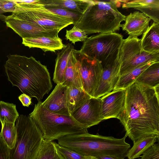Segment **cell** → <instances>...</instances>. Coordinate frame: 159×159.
Listing matches in <instances>:
<instances>
[{"label": "cell", "mask_w": 159, "mask_h": 159, "mask_svg": "<svg viewBox=\"0 0 159 159\" xmlns=\"http://www.w3.org/2000/svg\"><path fill=\"white\" fill-rule=\"evenodd\" d=\"M159 87L134 83L126 89L125 107L117 119L133 143L146 136L159 138Z\"/></svg>", "instance_id": "cell-1"}, {"label": "cell", "mask_w": 159, "mask_h": 159, "mask_svg": "<svg viewBox=\"0 0 159 159\" xmlns=\"http://www.w3.org/2000/svg\"><path fill=\"white\" fill-rule=\"evenodd\" d=\"M7 57L4 66L8 80L23 93L41 101L52 87L47 66L33 57L17 54Z\"/></svg>", "instance_id": "cell-2"}, {"label": "cell", "mask_w": 159, "mask_h": 159, "mask_svg": "<svg viewBox=\"0 0 159 159\" xmlns=\"http://www.w3.org/2000/svg\"><path fill=\"white\" fill-rule=\"evenodd\" d=\"M126 137L117 139L88 132L63 136L57 140L60 145L84 155L95 157L107 155L125 158L130 148L125 142Z\"/></svg>", "instance_id": "cell-3"}, {"label": "cell", "mask_w": 159, "mask_h": 159, "mask_svg": "<svg viewBox=\"0 0 159 159\" xmlns=\"http://www.w3.org/2000/svg\"><path fill=\"white\" fill-rule=\"evenodd\" d=\"M119 0H93L73 27L80 29L87 35L95 33L115 32L120 30L126 16L118 10Z\"/></svg>", "instance_id": "cell-4"}, {"label": "cell", "mask_w": 159, "mask_h": 159, "mask_svg": "<svg viewBox=\"0 0 159 159\" xmlns=\"http://www.w3.org/2000/svg\"><path fill=\"white\" fill-rule=\"evenodd\" d=\"M42 102L35 105L29 116L37 124L45 140L52 141L63 136L88 132L87 129L71 116L52 113L43 107Z\"/></svg>", "instance_id": "cell-5"}, {"label": "cell", "mask_w": 159, "mask_h": 159, "mask_svg": "<svg viewBox=\"0 0 159 159\" xmlns=\"http://www.w3.org/2000/svg\"><path fill=\"white\" fill-rule=\"evenodd\" d=\"M15 125L16 139L9 148V159H35L44 139L42 132L29 116L20 115Z\"/></svg>", "instance_id": "cell-6"}, {"label": "cell", "mask_w": 159, "mask_h": 159, "mask_svg": "<svg viewBox=\"0 0 159 159\" xmlns=\"http://www.w3.org/2000/svg\"><path fill=\"white\" fill-rule=\"evenodd\" d=\"M39 0H15L17 7L11 16L50 31H60L73 24L70 20L54 14L39 4Z\"/></svg>", "instance_id": "cell-7"}, {"label": "cell", "mask_w": 159, "mask_h": 159, "mask_svg": "<svg viewBox=\"0 0 159 159\" xmlns=\"http://www.w3.org/2000/svg\"><path fill=\"white\" fill-rule=\"evenodd\" d=\"M124 39L119 33H99L88 37L84 42L80 52L98 60L103 68L119 59Z\"/></svg>", "instance_id": "cell-8"}, {"label": "cell", "mask_w": 159, "mask_h": 159, "mask_svg": "<svg viewBox=\"0 0 159 159\" xmlns=\"http://www.w3.org/2000/svg\"><path fill=\"white\" fill-rule=\"evenodd\" d=\"M119 58L120 62V76L143 64L159 61V52L149 53L143 50L140 39L129 36L123 40Z\"/></svg>", "instance_id": "cell-9"}, {"label": "cell", "mask_w": 159, "mask_h": 159, "mask_svg": "<svg viewBox=\"0 0 159 159\" xmlns=\"http://www.w3.org/2000/svg\"><path fill=\"white\" fill-rule=\"evenodd\" d=\"M77 66L81 75L84 90L93 97L101 79L103 68L97 60L74 49Z\"/></svg>", "instance_id": "cell-10"}, {"label": "cell", "mask_w": 159, "mask_h": 159, "mask_svg": "<svg viewBox=\"0 0 159 159\" xmlns=\"http://www.w3.org/2000/svg\"><path fill=\"white\" fill-rule=\"evenodd\" d=\"M100 98L91 97L71 114L77 122L88 129L103 120L101 113Z\"/></svg>", "instance_id": "cell-11"}, {"label": "cell", "mask_w": 159, "mask_h": 159, "mask_svg": "<svg viewBox=\"0 0 159 159\" xmlns=\"http://www.w3.org/2000/svg\"><path fill=\"white\" fill-rule=\"evenodd\" d=\"M4 16L7 26L11 28L22 39L43 36L58 37L59 31L46 30L26 21L13 17L10 15Z\"/></svg>", "instance_id": "cell-12"}, {"label": "cell", "mask_w": 159, "mask_h": 159, "mask_svg": "<svg viewBox=\"0 0 159 159\" xmlns=\"http://www.w3.org/2000/svg\"><path fill=\"white\" fill-rule=\"evenodd\" d=\"M126 89L112 90L101 97V113L102 120L118 118L124 110L125 104Z\"/></svg>", "instance_id": "cell-13"}, {"label": "cell", "mask_w": 159, "mask_h": 159, "mask_svg": "<svg viewBox=\"0 0 159 159\" xmlns=\"http://www.w3.org/2000/svg\"><path fill=\"white\" fill-rule=\"evenodd\" d=\"M68 87L61 84H57L52 93L42 104L51 112L70 116L68 106Z\"/></svg>", "instance_id": "cell-14"}, {"label": "cell", "mask_w": 159, "mask_h": 159, "mask_svg": "<svg viewBox=\"0 0 159 159\" xmlns=\"http://www.w3.org/2000/svg\"><path fill=\"white\" fill-rule=\"evenodd\" d=\"M120 62L119 59L114 63L103 68L98 85L93 96L94 98H100L113 90L119 77Z\"/></svg>", "instance_id": "cell-15"}, {"label": "cell", "mask_w": 159, "mask_h": 159, "mask_svg": "<svg viewBox=\"0 0 159 159\" xmlns=\"http://www.w3.org/2000/svg\"><path fill=\"white\" fill-rule=\"evenodd\" d=\"M151 20L143 13L135 11L126 16L125 22L121 27L129 36L137 37L146 30Z\"/></svg>", "instance_id": "cell-16"}, {"label": "cell", "mask_w": 159, "mask_h": 159, "mask_svg": "<svg viewBox=\"0 0 159 159\" xmlns=\"http://www.w3.org/2000/svg\"><path fill=\"white\" fill-rule=\"evenodd\" d=\"M123 2V9L134 8L140 11L145 16L159 24V0L119 1Z\"/></svg>", "instance_id": "cell-17"}, {"label": "cell", "mask_w": 159, "mask_h": 159, "mask_svg": "<svg viewBox=\"0 0 159 159\" xmlns=\"http://www.w3.org/2000/svg\"><path fill=\"white\" fill-rule=\"evenodd\" d=\"M22 44L30 48H40L44 52L49 51L55 52L62 49L66 46L59 37L24 38H22Z\"/></svg>", "instance_id": "cell-18"}, {"label": "cell", "mask_w": 159, "mask_h": 159, "mask_svg": "<svg viewBox=\"0 0 159 159\" xmlns=\"http://www.w3.org/2000/svg\"><path fill=\"white\" fill-rule=\"evenodd\" d=\"M93 2L89 0H39L38 3L46 8L62 9L83 14Z\"/></svg>", "instance_id": "cell-19"}, {"label": "cell", "mask_w": 159, "mask_h": 159, "mask_svg": "<svg viewBox=\"0 0 159 159\" xmlns=\"http://www.w3.org/2000/svg\"><path fill=\"white\" fill-rule=\"evenodd\" d=\"M61 84L68 87L73 86L83 89L82 80L77 66L74 48L70 54Z\"/></svg>", "instance_id": "cell-20"}, {"label": "cell", "mask_w": 159, "mask_h": 159, "mask_svg": "<svg viewBox=\"0 0 159 159\" xmlns=\"http://www.w3.org/2000/svg\"><path fill=\"white\" fill-rule=\"evenodd\" d=\"M142 49L152 53L159 52V24L153 22L143 33L140 39Z\"/></svg>", "instance_id": "cell-21"}, {"label": "cell", "mask_w": 159, "mask_h": 159, "mask_svg": "<svg viewBox=\"0 0 159 159\" xmlns=\"http://www.w3.org/2000/svg\"><path fill=\"white\" fill-rule=\"evenodd\" d=\"M73 48L72 44L68 43L57 54L53 78V80L57 84H62L63 81L69 55Z\"/></svg>", "instance_id": "cell-22"}, {"label": "cell", "mask_w": 159, "mask_h": 159, "mask_svg": "<svg viewBox=\"0 0 159 159\" xmlns=\"http://www.w3.org/2000/svg\"><path fill=\"white\" fill-rule=\"evenodd\" d=\"M134 83L153 88L159 86V61L151 64L140 75Z\"/></svg>", "instance_id": "cell-23"}, {"label": "cell", "mask_w": 159, "mask_h": 159, "mask_svg": "<svg viewBox=\"0 0 159 159\" xmlns=\"http://www.w3.org/2000/svg\"><path fill=\"white\" fill-rule=\"evenodd\" d=\"M91 97L83 89L68 87V106L70 114Z\"/></svg>", "instance_id": "cell-24"}, {"label": "cell", "mask_w": 159, "mask_h": 159, "mask_svg": "<svg viewBox=\"0 0 159 159\" xmlns=\"http://www.w3.org/2000/svg\"><path fill=\"white\" fill-rule=\"evenodd\" d=\"M153 62L146 63L139 66L129 72L119 76L118 80L113 90L126 89L134 83L140 75Z\"/></svg>", "instance_id": "cell-25"}, {"label": "cell", "mask_w": 159, "mask_h": 159, "mask_svg": "<svg viewBox=\"0 0 159 159\" xmlns=\"http://www.w3.org/2000/svg\"><path fill=\"white\" fill-rule=\"evenodd\" d=\"M159 138L156 136H146L140 138L134 142L127 154L128 159H134L140 157L148 149L155 144Z\"/></svg>", "instance_id": "cell-26"}, {"label": "cell", "mask_w": 159, "mask_h": 159, "mask_svg": "<svg viewBox=\"0 0 159 159\" xmlns=\"http://www.w3.org/2000/svg\"><path fill=\"white\" fill-rule=\"evenodd\" d=\"M35 159H64L57 150L55 142L43 139Z\"/></svg>", "instance_id": "cell-27"}, {"label": "cell", "mask_w": 159, "mask_h": 159, "mask_svg": "<svg viewBox=\"0 0 159 159\" xmlns=\"http://www.w3.org/2000/svg\"><path fill=\"white\" fill-rule=\"evenodd\" d=\"M19 115L15 105L0 101V122L4 121L15 124Z\"/></svg>", "instance_id": "cell-28"}, {"label": "cell", "mask_w": 159, "mask_h": 159, "mask_svg": "<svg viewBox=\"0 0 159 159\" xmlns=\"http://www.w3.org/2000/svg\"><path fill=\"white\" fill-rule=\"evenodd\" d=\"M2 124L0 136L9 149L14 146L16 138L15 124L4 121Z\"/></svg>", "instance_id": "cell-29"}, {"label": "cell", "mask_w": 159, "mask_h": 159, "mask_svg": "<svg viewBox=\"0 0 159 159\" xmlns=\"http://www.w3.org/2000/svg\"><path fill=\"white\" fill-rule=\"evenodd\" d=\"M56 148L64 159H97L95 157L80 153L69 148L61 146L55 142Z\"/></svg>", "instance_id": "cell-30"}, {"label": "cell", "mask_w": 159, "mask_h": 159, "mask_svg": "<svg viewBox=\"0 0 159 159\" xmlns=\"http://www.w3.org/2000/svg\"><path fill=\"white\" fill-rule=\"evenodd\" d=\"M46 8L55 14L69 19L73 22L74 25L79 21L82 15L80 13L62 9L51 7Z\"/></svg>", "instance_id": "cell-31"}, {"label": "cell", "mask_w": 159, "mask_h": 159, "mask_svg": "<svg viewBox=\"0 0 159 159\" xmlns=\"http://www.w3.org/2000/svg\"><path fill=\"white\" fill-rule=\"evenodd\" d=\"M65 36L67 40L74 44L77 42H84L88 38V35L84 31L73 27L66 30Z\"/></svg>", "instance_id": "cell-32"}, {"label": "cell", "mask_w": 159, "mask_h": 159, "mask_svg": "<svg viewBox=\"0 0 159 159\" xmlns=\"http://www.w3.org/2000/svg\"><path fill=\"white\" fill-rule=\"evenodd\" d=\"M140 159H159V143L154 144L148 149Z\"/></svg>", "instance_id": "cell-33"}, {"label": "cell", "mask_w": 159, "mask_h": 159, "mask_svg": "<svg viewBox=\"0 0 159 159\" xmlns=\"http://www.w3.org/2000/svg\"><path fill=\"white\" fill-rule=\"evenodd\" d=\"M17 6V4L15 0H0V9L4 12L13 13Z\"/></svg>", "instance_id": "cell-34"}, {"label": "cell", "mask_w": 159, "mask_h": 159, "mask_svg": "<svg viewBox=\"0 0 159 159\" xmlns=\"http://www.w3.org/2000/svg\"><path fill=\"white\" fill-rule=\"evenodd\" d=\"M0 159H9V148L0 135Z\"/></svg>", "instance_id": "cell-35"}, {"label": "cell", "mask_w": 159, "mask_h": 159, "mask_svg": "<svg viewBox=\"0 0 159 159\" xmlns=\"http://www.w3.org/2000/svg\"><path fill=\"white\" fill-rule=\"evenodd\" d=\"M18 99L23 106L29 107L31 103V98L28 95L22 93L18 97Z\"/></svg>", "instance_id": "cell-36"}, {"label": "cell", "mask_w": 159, "mask_h": 159, "mask_svg": "<svg viewBox=\"0 0 159 159\" xmlns=\"http://www.w3.org/2000/svg\"><path fill=\"white\" fill-rule=\"evenodd\" d=\"M96 157L97 159H124V158L120 157L107 155H101L98 156Z\"/></svg>", "instance_id": "cell-37"}]
</instances>
